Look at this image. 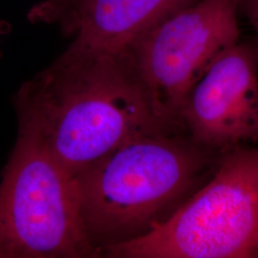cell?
I'll return each instance as SVG.
<instances>
[{"instance_id":"1","label":"cell","mask_w":258,"mask_h":258,"mask_svg":"<svg viewBox=\"0 0 258 258\" xmlns=\"http://www.w3.org/2000/svg\"><path fill=\"white\" fill-rule=\"evenodd\" d=\"M19 127L30 130L76 177L127 140L181 131L157 116L126 51L70 46L17 95Z\"/></svg>"},{"instance_id":"2","label":"cell","mask_w":258,"mask_h":258,"mask_svg":"<svg viewBox=\"0 0 258 258\" xmlns=\"http://www.w3.org/2000/svg\"><path fill=\"white\" fill-rule=\"evenodd\" d=\"M223 152L184 131L148 133L80 172L75 178L83 227L99 256L168 221L212 178Z\"/></svg>"},{"instance_id":"7","label":"cell","mask_w":258,"mask_h":258,"mask_svg":"<svg viewBox=\"0 0 258 258\" xmlns=\"http://www.w3.org/2000/svg\"><path fill=\"white\" fill-rule=\"evenodd\" d=\"M191 0H83L63 30L72 46L120 53Z\"/></svg>"},{"instance_id":"6","label":"cell","mask_w":258,"mask_h":258,"mask_svg":"<svg viewBox=\"0 0 258 258\" xmlns=\"http://www.w3.org/2000/svg\"><path fill=\"white\" fill-rule=\"evenodd\" d=\"M180 119L206 148L223 152L258 144L257 42H238L223 53L194 85Z\"/></svg>"},{"instance_id":"3","label":"cell","mask_w":258,"mask_h":258,"mask_svg":"<svg viewBox=\"0 0 258 258\" xmlns=\"http://www.w3.org/2000/svg\"><path fill=\"white\" fill-rule=\"evenodd\" d=\"M102 256L258 258V144L224 151L212 178L168 221Z\"/></svg>"},{"instance_id":"9","label":"cell","mask_w":258,"mask_h":258,"mask_svg":"<svg viewBox=\"0 0 258 258\" xmlns=\"http://www.w3.org/2000/svg\"><path fill=\"white\" fill-rule=\"evenodd\" d=\"M241 8L245 11L250 24L256 32L258 43V0H242Z\"/></svg>"},{"instance_id":"8","label":"cell","mask_w":258,"mask_h":258,"mask_svg":"<svg viewBox=\"0 0 258 258\" xmlns=\"http://www.w3.org/2000/svg\"><path fill=\"white\" fill-rule=\"evenodd\" d=\"M83 0H43L29 14L32 21L59 23L63 26Z\"/></svg>"},{"instance_id":"10","label":"cell","mask_w":258,"mask_h":258,"mask_svg":"<svg viewBox=\"0 0 258 258\" xmlns=\"http://www.w3.org/2000/svg\"><path fill=\"white\" fill-rule=\"evenodd\" d=\"M2 31H4V24L2 22H0V34L2 33Z\"/></svg>"},{"instance_id":"4","label":"cell","mask_w":258,"mask_h":258,"mask_svg":"<svg viewBox=\"0 0 258 258\" xmlns=\"http://www.w3.org/2000/svg\"><path fill=\"white\" fill-rule=\"evenodd\" d=\"M100 257L83 227L76 178L19 127L0 182V258Z\"/></svg>"},{"instance_id":"5","label":"cell","mask_w":258,"mask_h":258,"mask_svg":"<svg viewBox=\"0 0 258 258\" xmlns=\"http://www.w3.org/2000/svg\"><path fill=\"white\" fill-rule=\"evenodd\" d=\"M242 0H200L177 11L126 50L148 87L157 116L184 131L181 111L211 65L239 42Z\"/></svg>"}]
</instances>
